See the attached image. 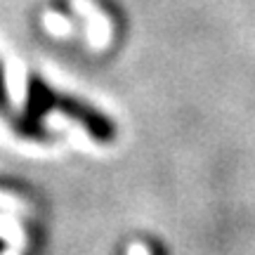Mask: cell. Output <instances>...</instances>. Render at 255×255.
I'll use <instances>...</instances> for the list:
<instances>
[{
	"mask_svg": "<svg viewBox=\"0 0 255 255\" xmlns=\"http://www.w3.org/2000/svg\"><path fill=\"white\" fill-rule=\"evenodd\" d=\"M5 100V81H2V69H0V104Z\"/></svg>",
	"mask_w": 255,
	"mask_h": 255,
	"instance_id": "obj_1",
	"label": "cell"
}]
</instances>
